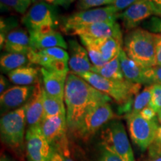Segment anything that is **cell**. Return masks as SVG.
<instances>
[{
  "label": "cell",
  "mask_w": 161,
  "mask_h": 161,
  "mask_svg": "<svg viewBox=\"0 0 161 161\" xmlns=\"http://www.w3.org/2000/svg\"><path fill=\"white\" fill-rule=\"evenodd\" d=\"M110 101L109 96L96 90L84 78L74 72H69L64 92L68 130L74 134L90 110Z\"/></svg>",
  "instance_id": "6da1fadb"
},
{
  "label": "cell",
  "mask_w": 161,
  "mask_h": 161,
  "mask_svg": "<svg viewBox=\"0 0 161 161\" xmlns=\"http://www.w3.org/2000/svg\"><path fill=\"white\" fill-rule=\"evenodd\" d=\"M80 77L92 85L96 90L106 94L119 105L122 106V110L131 104L132 98L140 92L142 84L133 83L126 80L109 79L102 77L92 72H87L79 74Z\"/></svg>",
  "instance_id": "7a4b0ae2"
},
{
  "label": "cell",
  "mask_w": 161,
  "mask_h": 161,
  "mask_svg": "<svg viewBox=\"0 0 161 161\" xmlns=\"http://www.w3.org/2000/svg\"><path fill=\"white\" fill-rule=\"evenodd\" d=\"M123 49L128 57L143 67L156 66L155 34L140 28L133 29L124 38Z\"/></svg>",
  "instance_id": "3957f363"
},
{
  "label": "cell",
  "mask_w": 161,
  "mask_h": 161,
  "mask_svg": "<svg viewBox=\"0 0 161 161\" xmlns=\"http://www.w3.org/2000/svg\"><path fill=\"white\" fill-rule=\"evenodd\" d=\"M26 104L4 114L0 120V132L3 142L14 152L23 148L25 140Z\"/></svg>",
  "instance_id": "277c9868"
},
{
  "label": "cell",
  "mask_w": 161,
  "mask_h": 161,
  "mask_svg": "<svg viewBox=\"0 0 161 161\" xmlns=\"http://www.w3.org/2000/svg\"><path fill=\"white\" fill-rule=\"evenodd\" d=\"M101 140L102 146L116 153L124 161H134L126 130L119 121H111L106 124L101 132Z\"/></svg>",
  "instance_id": "5b68a950"
},
{
  "label": "cell",
  "mask_w": 161,
  "mask_h": 161,
  "mask_svg": "<svg viewBox=\"0 0 161 161\" xmlns=\"http://www.w3.org/2000/svg\"><path fill=\"white\" fill-rule=\"evenodd\" d=\"M119 13L114 5L78 11L62 19V30L68 34L70 31L96 23L116 21Z\"/></svg>",
  "instance_id": "8992f818"
},
{
  "label": "cell",
  "mask_w": 161,
  "mask_h": 161,
  "mask_svg": "<svg viewBox=\"0 0 161 161\" xmlns=\"http://www.w3.org/2000/svg\"><path fill=\"white\" fill-rule=\"evenodd\" d=\"M116 117L109 102L100 104L84 116L73 134L84 142H86L104 125Z\"/></svg>",
  "instance_id": "52a82bcc"
},
{
  "label": "cell",
  "mask_w": 161,
  "mask_h": 161,
  "mask_svg": "<svg viewBox=\"0 0 161 161\" xmlns=\"http://www.w3.org/2000/svg\"><path fill=\"white\" fill-rule=\"evenodd\" d=\"M21 22L28 31L55 29L58 24L55 6L42 1L34 4L24 14Z\"/></svg>",
  "instance_id": "ba28073f"
},
{
  "label": "cell",
  "mask_w": 161,
  "mask_h": 161,
  "mask_svg": "<svg viewBox=\"0 0 161 161\" xmlns=\"http://www.w3.org/2000/svg\"><path fill=\"white\" fill-rule=\"evenodd\" d=\"M128 130L133 142L142 151L150 147L155 138L158 119L147 120L140 115L129 112L126 115Z\"/></svg>",
  "instance_id": "9c48e42d"
},
{
  "label": "cell",
  "mask_w": 161,
  "mask_h": 161,
  "mask_svg": "<svg viewBox=\"0 0 161 161\" xmlns=\"http://www.w3.org/2000/svg\"><path fill=\"white\" fill-rule=\"evenodd\" d=\"M29 64H37L47 70L69 72V54L62 48L36 50L28 54Z\"/></svg>",
  "instance_id": "30bf717a"
},
{
  "label": "cell",
  "mask_w": 161,
  "mask_h": 161,
  "mask_svg": "<svg viewBox=\"0 0 161 161\" xmlns=\"http://www.w3.org/2000/svg\"><path fill=\"white\" fill-rule=\"evenodd\" d=\"M153 17H161V8L151 0H138L126 10L118 14L125 29H135L142 22Z\"/></svg>",
  "instance_id": "8fae6325"
},
{
  "label": "cell",
  "mask_w": 161,
  "mask_h": 161,
  "mask_svg": "<svg viewBox=\"0 0 161 161\" xmlns=\"http://www.w3.org/2000/svg\"><path fill=\"white\" fill-rule=\"evenodd\" d=\"M26 154L29 161H50L52 147L40 125L29 127L25 134Z\"/></svg>",
  "instance_id": "7c38bea8"
},
{
  "label": "cell",
  "mask_w": 161,
  "mask_h": 161,
  "mask_svg": "<svg viewBox=\"0 0 161 161\" xmlns=\"http://www.w3.org/2000/svg\"><path fill=\"white\" fill-rule=\"evenodd\" d=\"M67 35H77L78 37L84 36L94 39L113 37L123 40L120 25L116 21L100 22L81 26L70 31Z\"/></svg>",
  "instance_id": "4fadbf2b"
},
{
  "label": "cell",
  "mask_w": 161,
  "mask_h": 161,
  "mask_svg": "<svg viewBox=\"0 0 161 161\" xmlns=\"http://www.w3.org/2000/svg\"><path fill=\"white\" fill-rule=\"evenodd\" d=\"M35 90V85L11 86L0 96L2 113L10 112L27 104Z\"/></svg>",
  "instance_id": "5bb4252c"
},
{
  "label": "cell",
  "mask_w": 161,
  "mask_h": 161,
  "mask_svg": "<svg viewBox=\"0 0 161 161\" xmlns=\"http://www.w3.org/2000/svg\"><path fill=\"white\" fill-rule=\"evenodd\" d=\"M40 127L51 146L67 138L66 115L45 117L40 123Z\"/></svg>",
  "instance_id": "9a60e30c"
},
{
  "label": "cell",
  "mask_w": 161,
  "mask_h": 161,
  "mask_svg": "<svg viewBox=\"0 0 161 161\" xmlns=\"http://www.w3.org/2000/svg\"><path fill=\"white\" fill-rule=\"evenodd\" d=\"M31 47L33 50H42L49 48H62L67 49L68 45L60 32L55 29L29 31Z\"/></svg>",
  "instance_id": "2e32d148"
},
{
  "label": "cell",
  "mask_w": 161,
  "mask_h": 161,
  "mask_svg": "<svg viewBox=\"0 0 161 161\" xmlns=\"http://www.w3.org/2000/svg\"><path fill=\"white\" fill-rule=\"evenodd\" d=\"M68 46L69 66L71 71L77 75L91 72L92 65L85 47L74 39L69 40Z\"/></svg>",
  "instance_id": "e0dca14e"
},
{
  "label": "cell",
  "mask_w": 161,
  "mask_h": 161,
  "mask_svg": "<svg viewBox=\"0 0 161 161\" xmlns=\"http://www.w3.org/2000/svg\"><path fill=\"white\" fill-rule=\"evenodd\" d=\"M69 72H56L40 68L43 87L46 93L58 99L64 101L66 78Z\"/></svg>",
  "instance_id": "ac0fdd59"
},
{
  "label": "cell",
  "mask_w": 161,
  "mask_h": 161,
  "mask_svg": "<svg viewBox=\"0 0 161 161\" xmlns=\"http://www.w3.org/2000/svg\"><path fill=\"white\" fill-rule=\"evenodd\" d=\"M43 89L39 80L35 84L33 94L26 104V122L29 128L40 125L44 119Z\"/></svg>",
  "instance_id": "d6986e66"
},
{
  "label": "cell",
  "mask_w": 161,
  "mask_h": 161,
  "mask_svg": "<svg viewBox=\"0 0 161 161\" xmlns=\"http://www.w3.org/2000/svg\"><path fill=\"white\" fill-rule=\"evenodd\" d=\"M3 49L7 52L28 55L32 49L29 34L21 28L14 29L6 37Z\"/></svg>",
  "instance_id": "ffe728a7"
},
{
  "label": "cell",
  "mask_w": 161,
  "mask_h": 161,
  "mask_svg": "<svg viewBox=\"0 0 161 161\" xmlns=\"http://www.w3.org/2000/svg\"><path fill=\"white\" fill-rule=\"evenodd\" d=\"M120 66L124 78L133 83H137L140 84H146V67L136 63V62L130 59L126 55L125 52L122 49L119 52Z\"/></svg>",
  "instance_id": "44dd1931"
},
{
  "label": "cell",
  "mask_w": 161,
  "mask_h": 161,
  "mask_svg": "<svg viewBox=\"0 0 161 161\" xmlns=\"http://www.w3.org/2000/svg\"><path fill=\"white\" fill-rule=\"evenodd\" d=\"M40 68L31 66H24L8 74L12 83L20 86H31L39 80Z\"/></svg>",
  "instance_id": "7402d4cb"
},
{
  "label": "cell",
  "mask_w": 161,
  "mask_h": 161,
  "mask_svg": "<svg viewBox=\"0 0 161 161\" xmlns=\"http://www.w3.org/2000/svg\"><path fill=\"white\" fill-rule=\"evenodd\" d=\"M94 42L102 54V58L105 62L110 61L113 58L119 55L122 49L124 40L116 39V38H102V39H94Z\"/></svg>",
  "instance_id": "603a6c76"
},
{
  "label": "cell",
  "mask_w": 161,
  "mask_h": 161,
  "mask_svg": "<svg viewBox=\"0 0 161 161\" xmlns=\"http://www.w3.org/2000/svg\"><path fill=\"white\" fill-rule=\"evenodd\" d=\"M91 72L98 74L104 78H109V79H125L123 73L121 69L120 60L119 55L113 58L110 61L107 62L102 66H96L92 65Z\"/></svg>",
  "instance_id": "cb8c5ba5"
},
{
  "label": "cell",
  "mask_w": 161,
  "mask_h": 161,
  "mask_svg": "<svg viewBox=\"0 0 161 161\" xmlns=\"http://www.w3.org/2000/svg\"><path fill=\"white\" fill-rule=\"evenodd\" d=\"M29 64V60L26 55L19 53H7L3 54L0 59V67L2 72L8 74L14 70L26 66Z\"/></svg>",
  "instance_id": "d4e9b609"
},
{
  "label": "cell",
  "mask_w": 161,
  "mask_h": 161,
  "mask_svg": "<svg viewBox=\"0 0 161 161\" xmlns=\"http://www.w3.org/2000/svg\"><path fill=\"white\" fill-rule=\"evenodd\" d=\"M43 99L44 108V118L52 116L66 115L64 101L49 96L43 89Z\"/></svg>",
  "instance_id": "484cf974"
},
{
  "label": "cell",
  "mask_w": 161,
  "mask_h": 161,
  "mask_svg": "<svg viewBox=\"0 0 161 161\" xmlns=\"http://www.w3.org/2000/svg\"><path fill=\"white\" fill-rule=\"evenodd\" d=\"M69 142L68 138H66L58 143L52 146L50 161H75L70 150Z\"/></svg>",
  "instance_id": "4316f807"
},
{
  "label": "cell",
  "mask_w": 161,
  "mask_h": 161,
  "mask_svg": "<svg viewBox=\"0 0 161 161\" xmlns=\"http://www.w3.org/2000/svg\"><path fill=\"white\" fill-rule=\"evenodd\" d=\"M79 38L80 41H81L82 45L85 47V49L88 52L90 61H91L92 65L100 66L106 64L105 60L102 58V54H101L99 49H98L97 46H96L92 38L84 37V36L79 37Z\"/></svg>",
  "instance_id": "83f0119b"
},
{
  "label": "cell",
  "mask_w": 161,
  "mask_h": 161,
  "mask_svg": "<svg viewBox=\"0 0 161 161\" xmlns=\"http://www.w3.org/2000/svg\"><path fill=\"white\" fill-rule=\"evenodd\" d=\"M152 96V85H147L134 98L130 113L139 114L146 107L148 106Z\"/></svg>",
  "instance_id": "f1b7e54d"
},
{
  "label": "cell",
  "mask_w": 161,
  "mask_h": 161,
  "mask_svg": "<svg viewBox=\"0 0 161 161\" xmlns=\"http://www.w3.org/2000/svg\"><path fill=\"white\" fill-rule=\"evenodd\" d=\"M2 7L13 10L20 14H25L32 0H0Z\"/></svg>",
  "instance_id": "f546056e"
},
{
  "label": "cell",
  "mask_w": 161,
  "mask_h": 161,
  "mask_svg": "<svg viewBox=\"0 0 161 161\" xmlns=\"http://www.w3.org/2000/svg\"><path fill=\"white\" fill-rule=\"evenodd\" d=\"M115 0H78L77 3V8L79 11L92 9L94 8L102 5H114Z\"/></svg>",
  "instance_id": "4dcf8cb0"
},
{
  "label": "cell",
  "mask_w": 161,
  "mask_h": 161,
  "mask_svg": "<svg viewBox=\"0 0 161 161\" xmlns=\"http://www.w3.org/2000/svg\"><path fill=\"white\" fill-rule=\"evenodd\" d=\"M147 85L160 84L161 85V66H154L146 69L145 72Z\"/></svg>",
  "instance_id": "1f68e13d"
},
{
  "label": "cell",
  "mask_w": 161,
  "mask_h": 161,
  "mask_svg": "<svg viewBox=\"0 0 161 161\" xmlns=\"http://www.w3.org/2000/svg\"><path fill=\"white\" fill-rule=\"evenodd\" d=\"M148 106L157 113L161 109V85L152 84V96Z\"/></svg>",
  "instance_id": "d6a6232c"
},
{
  "label": "cell",
  "mask_w": 161,
  "mask_h": 161,
  "mask_svg": "<svg viewBox=\"0 0 161 161\" xmlns=\"http://www.w3.org/2000/svg\"><path fill=\"white\" fill-rule=\"evenodd\" d=\"M148 31L154 34L161 35V17H152L143 24Z\"/></svg>",
  "instance_id": "836d02e7"
},
{
  "label": "cell",
  "mask_w": 161,
  "mask_h": 161,
  "mask_svg": "<svg viewBox=\"0 0 161 161\" xmlns=\"http://www.w3.org/2000/svg\"><path fill=\"white\" fill-rule=\"evenodd\" d=\"M148 149H149L150 156L152 158L158 155L159 151L161 149V125L158 127L154 142L151 145Z\"/></svg>",
  "instance_id": "e575fe53"
},
{
  "label": "cell",
  "mask_w": 161,
  "mask_h": 161,
  "mask_svg": "<svg viewBox=\"0 0 161 161\" xmlns=\"http://www.w3.org/2000/svg\"><path fill=\"white\" fill-rule=\"evenodd\" d=\"M98 161H124L116 153L107 149L106 148L102 146L101 152Z\"/></svg>",
  "instance_id": "d590c367"
},
{
  "label": "cell",
  "mask_w": 161,
  "mask_h": 161,
  "mask_svg": "<svg viewBox=\"0 0 161 161\" xmlns=\"http://www.w3.org/2000/svg\"><path fill=\"white\" fill-rule=\"evenodd\" d=\"M136 1H138V0H115L113 5L114 6L116 11L119 14L120 11L126 10L130 5L135 3Z\"/></svg>",
  "instance_id": "8d00e7d4"
},
{
  "label": "cell",
  "mask_w": 161,
  "mask_h": 161,
  "mask_svg": "<svg viewBox=\"0 0 161 161\" xmlns=\"http://www.w3.org/2000/svg\"><path fill=\"white\" fill-rule=\"evenodd\" d=\"M139 114L142 117H143L147 120L152 121L158 119V113L149 106L146 107Z\"/></svg>",
  "instance_id": "74e56055"
},
{
  "label": "cell",
  "mask_w": 161,
  "mask_h": 161,
  "mask_svg": "<svg viewBox=\"0 0 161 161\" xmlns=\"http://www.w3.org/2000/svg\"><path fill=\"white\" fill-rule=\"evenodd\" d=\"M156 66H161V35L155 34Z\"/></svg>",
  "instance_id": "f35d334b"
},
{
  "label": "cell",
  "mask_w": 161,
  "mask_h": 161,
  "mask_svg": "<svg viewBox=\"0 0 161 161\" xmlns=\"http://www.w3.org/2000/svg\"><path fill=\"white\" fill-rule=\"evenodd\" d=\"M9 83L8 80L6 79L5 76L2 75L0 77V93L3 94L4 92H5L6 90L8 89Z\"/></svg>",
  "instance_id": "ab89813d"
},
{
  "label": "cell",
  "mask_w": 161,
  "mask_h": 161,
  "mask_svg": "<svg viewBox=\"0 0 161 161\" xmlns=\"http://www.w3.org/2000/svg\"><path fill=\"white\" fill-rule=\"evenodd\" d=\"M41 1L52 6H63V0H41Z\"/></svg>",
  "instance_id": "60d3db41"
},
{
  "label": "cell",
  "mask_w": 161,
  "mask_h": 161,
  "mask_svg": "<svg viewBox=\"0 0 161 161\" xmlns=\"http://www.w3.org/2000/svg\"><path fill=\"white\" fill-rule=\"evenodd\" d=\"M75 0H63V6L65 8L69 7Z\"/></svg>",
  "instance_id": "b9f144b4"
},
{
  "label": "cell",
  "mask_w": 161,
  "mask_h": 161,
  "mask_svg": "<svg viewBox=\"0 0 161 161\" xmlns=\"http://www.w3.org/2000/svg\"><path fill=\"white\" fill-rule=\"evenodd\" d=\"M151 1L153 2L156 5H158L159 8H161V0H151Z\"/></svg>",
  "instance_id": "7bdbcfd3"
},
{
  "label": "cell",
  "mask_w": 161,
  "mask_h": 161,
  "mask_svg": "<svg viewBox=\"0 0 161 161\" xmlns=\"http://www.w3.org/2000/svg\"><path fill=\"white\" fill-rule=\"evenodd\" d=\"M0 161H14V160H11V158H8V157H6V156H3L1 158V160Z\"/></svg>",
  "instance_id": "ee69618b"
},
{
  "label": "cell",
  "mask_w": 161,
  "mask_h": 161,
  "mask_svg": "<svg viewBox=\"0 0 161 161\" xmlns=\"http://www.w3.org/2000/svg\"><path fill=\"white\" fill-rule=\"evenodd\" d=\"M158 122L161 124V109L159 110L158 113Z\"/></svg>",
  "instance_id": "f6af8a7d"
},
{
  "label": "cell",
  "mask_w": 161,
  "mask_h": 161,
  "mask_svg": "<svg viewBox=\"0 0 161 161\" xmlns=\"http://www.w3.org/2000/svg\"><path fill=\"white\" fill-rule=\"evenodd\" d=\"M151 161H161V156H158L155 158H153Z\"/></svg>",
  "instance_id": "bcb514c9"
},
{
  "label": "cell",
  "mask_w": 161,
  "mask_h": 161,
  "mask_svg": "<svg viewBox=\"0 0 161 161\" xmlns=\"http://www.w3.org/2000/svg\"><path fill=\"white\" fill-rule=\"evenodd\" d=\"M158 156H161V149L159 151V152H158V155H157L156 157H158ZM154 158H155V157H154Z\"/></svg>",
  "instance_id": "7dc6e473"
},
{
  "label": "cell",
  "mask_w": 161,
  "mask_h": 161,
  "mask_svg": "<svg viewBox=\"0 0 161 161\" xmlns=\"http://www.w3.org/2000/svg\"><path fill=\"white\" fill-rule=\"evenodd\" d=\"M32 1H33V2H35V1H36V0H32Z\"/></svg>",
  "instance_id": "c3c4849f"
}]
</instances>
